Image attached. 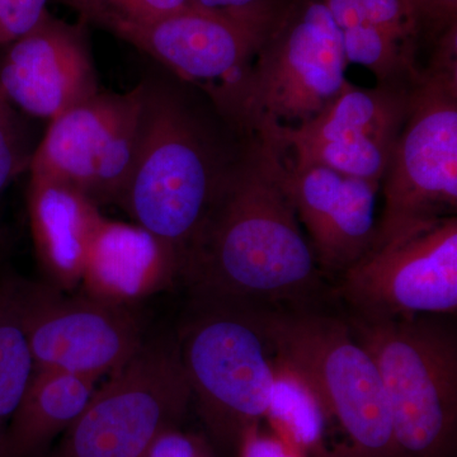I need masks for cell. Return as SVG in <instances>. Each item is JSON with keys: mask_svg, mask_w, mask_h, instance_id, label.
Wrapping results in <instances>:
<instances>
[{"mask_svg": "<svg viewBox=\"0 0 457 457\" xmlns=\"http://www.w3.org/2000/svg\"><path fill=\"white\" fill-rule=\"evenodd\" d=\"M251 311L276 365L317 402L323 420L317 457H398L383 380L347 320L314 305Z\"/></svg>", "mask_w": 457, "mask_h": 457, "instance_id": "obj_3", "label": "cell"}, {"mask_svg": "<svg viewBox=\"0 0 457 457\" xmlns=\"http://www.w3.org/2000/svg\"><path fill=\"white\" fill-rule=\"evenodd\" d=\"M17 279L0 278V447L35 371L21 321Z\"/></svg>", "mask_w": 457, "mask_h": 457, "instance_id": "obj_19", "label": "cell"}, {"mask_svg": "<svg viewBox=\"0 0 457 457\" xmlns=\"http://www.w3.org/2000/svg\"><path fill=\"white\" fill-rule=\"evenodd\" d=\"M363 13L376 29L400 46L414 53L420 31V14L413 0H360Z\"/></svg>", "mask_w": 457, "mask_h": 457, "instance_id": "obj_23", "label": "cell"}, {"mask_svg": "<svg viewBox=\"0 0 457 457\" xmlns=\"http://www.w3.org/2000/svg\"><path fill=\"white\" fill-rule=\"evenodd\" d=\"M139 147L120 206L155 237L177 278L237 153L179 88L144 79Z\"/></svg>", "mask_w": 457, "mask_h": 457, "instance_id": "obj_2", "label": "cell"}, {"mask_svg": "<svg viewBox=\"0 0 457 457\" xmlns=\"http://www.w3.org/2000/svg\"><path fill=\"white\" fill-rule=\"evenodd\" d=\"M278 9L236 17L188 5L117 37L137 47L183 82L203 90L234 82L253 62Z\"/></svg>", "mask_w": 457, "mask_h": 457, "instance_id": "obj_13", "label": "cell"}, {"mask_svg": "<svg viewBox=\"0 0 457 457\" xmlns=\"http://www.w3.org/2000/svg\"><path fill=\"white\" fill-rule=\"evenodd\" d=\"M285 183L324 272L343 275L368 254L374 243L380 182L326 167L285 165Z\"/></svg>", "mask_w": 457, "mask_h": 457, "instance_id": "obj_15", "label": "cell"}, {"mask_svg": "<svg viewBox=\"0 0 457 457\" xmlns=\"http://www.w3.org/2000/svg\"><path fill=\"white\" fill-rule=\"evenodd\" d=\"M176 278L173 263L154 237L139 225L104 218L83 270L90 294L128 303Z\"/></svg>", "mask_w": 457, "mask_h": 457, "instance_id": "obj_17", "label": "cell"}, {"mask_svg": "<svg viewBox=\"0 0 457 457\" xmlns=\"http://www.w3.org/2000/svg\"><path fill=\"white\" fill-rule=\"evenodd\" d=\"M191 402L177 343L146 341L108 375L46 457H144L179 428Z\"/></svg>", "mask_w": 457, "mask_h": 457, "instance_id": "obj_8", "label": "cell"}, {"mask_svg": "<svg viewBox=\"0 0 457 457\" xmlns=\"http://www.w3.org/2000/svg\"><path fill=\"white\" fill-rule=\"evenodd\" d=\"M144 457H210L200 441L179 432V428L165 432L154 442Z\"/></svg>", "mask_w": 457, "mask_h": 457, "instance_id": "obj_26", "label": "cell"}, {"mask_svg": "<svg viewBox=\"0 0 457 457\" xmlns=\"http://www.w3.org/2000/svg\"><path fill=\"white\" fill-rule=\"evenodd\" d=\"M29 212L45 269L62 284L82 279L90 243L104 220L99 207L68 186L31 176Z\"/></svg>", "mask_w": 457, "mask_h": 457, "instance_id": "obj_16", "label": "cell"}, {"mask_svg": "<svg viewBox=\"0 0 457 457\" xmlns=\"http://www.w3.org/2000/svg\"><path fill=\"white\" fill-rule=\"evenodd\" d=\"M336 296L362 318L455 315L457 216L368 252L343 273Z\"/></svg>", "mask_w": 457, "mask_h": 457, "instance_id": "obj_11", "label": "cell"}, {"mask_svg": "<svg viewBox=\"0 0 457 457\" xmlns=\"http://www.w3.org/2000/svg\"><path fill=\"white\" fill-rule=\"evenodd\" d=\"M276 370L278 378L266 418L278 436L317 457L323 438V420L317 402L302 381L278 365Z\"/></svg>", "mask_w": 457, "mask_h": 457, "instance_id": "obj_20", "label": "cell"}, {"mask_svg": "<svg viewBox=\"0 0 457 457\" xmlns=\"http://www.w3.org/2000/svg\"><path fill=\"white\" fill-rule=\"evenodd\" d=\"M413 2H414V0H413Z\"/></svg>", "mask_w": 457, "mask_h": 457, "instance_id": "obj_29", "label": "cell"}, {"mask_svg": "<svg viewBox=\"0 0 457 457\" xmlns=\"http://www.w3.org/2000/svg\"><path fill=\"white\" fill-rule=\"evenodd\" d=\"M381 182L384 209L370 251L456 215L457 23L438 36L428 68L411 83Z\"/></svg>", "mask_w": 457, "mask_h": 457, "instance_id": "obj_5", "label": "cell"}, {"mask_svg": "<svg viewBox=\"0 0 457 457\" xmlns=\"http://www.w3.org/2000/svg\"><path fill=\"white\" fill-rule=\"evenodd\" d=\"M21 321L35 370L99 378L131 360L146 342L126 303L71 295L44 282L17 279Z\"/></svg>", "mask_w": 457, "mask_h": 457, "instance_id": "obj_10", "label": "cell"}, {"mask_svg": "<svg viewBox=\"0 0 457 457\" xmlns=\"http://www.w3.org/2000/svg\"><path fill=\"white\" fill-rule=\"evenodd\" d=\"M84 25H95L117 36L128 27L191 5L189 0H65Z\"/></svg>", "mask_w": 457, "mask_h": 457, "instance_id": "obj_21", "label": "cell"}, {"mask_svg": "<svg viewBox=\"0 0 457 457\" xmlns=\"http://www.w3.org/2000/svg\"><path fill=\"white\" fill-rule=\"evenodd\" d=\"M36 149L22 117L0 93V194L18 174L29 170Z\"/></svg>", "mask_w": 457, "mask_h": 457, "instance_id": "obj_22", "label": "cell"}, {"mask_svg": "<svg viewBox=\"0 0 457 457\" xmlns=\"http://www.w3.org/2000/svg\"><path fill=\"white\" fill-rule=\"evenodd\" d=\"M177 348L207 428L219 441L237 446L246 429L267 417L278 378L253 312L192 303Z\"/></svg>", "mask_w": 457, "mask_h": 457, "instance_id": "obj_7", "label": "cell"}, {"mask_svg": "<svg viewBox=\"0 0 457 457\" xmlns=\"http://www.w3.org/2000/svg\"><path fill=\"white\" fill-rule=\"evenodd\" d=\"M320 267L285 183V163L252 137L228 165L179 278L192 303L246 309L312 305Z\"/></svg>", "mask_w": 457, "mask_h": 457, "instance_id": "obj_1", "label": "cell"}, {"mask_svg": "<svg viewBox=\"0 0 457 457\" xmlns=\"http://www.w3.org/2000/svg\"><path fill=\"white\" fill-rule=\"evenodd\" d=\"M49 0H0V45H9L31 31L46 13Z\"/></svg>", "mask_w": 457, "mask_h": 457, "instance_id": "obj_24", "label": "cell"}, {"mask_svg": "<svg viewBox=\"0 0 457 457\" xmlns=\"http://www.w3.org/2000/svg\"><path fill=\"white\" fill-rule=\"evenodd\" d=\"M347 64L323 0H295L278 12L245 73L204 92L228 125L262 140L320 113L347 83Z\"/></svg>", "mask_w": 457, "mask_h": 457, "instance_id": "obj_4", "label": "cell"}, {"mask_svg": "<svg viewBox=\"0 0 457 457\" xmlns=\"http://www.w3.org/2000/svg\"><path fill=\"white\" fill-rule=\"evenodd\" d=\"M144 83L99 90L51 120L29 173L68 186L96 206L121 204L139 147Z\"/></svg>", "mask_w": 457, "mask_h": 457, "instance_id": "obj_9", "label": "cell"}, {"mask_svg": "<svg viewBox=\"0 0 457 457\" xmlns=\"http://www.w3.org/2000/svg\"><path fill=\"white\" fill-rule=\"evenodd\" d=\"M411 86L378 83L366 89L347 80L311 121L260 141L282 158L291 155V161L282 159L286 167H326L381 182L407 117Z\"/></svg>", "mask_w": 457, "mask_h": 457, "instance_id": "obj_12", "label": "cell"}, {"mask_svg": "<svg viewBox=\"0 0 457 457\" xmlns=\"http://www.w3.org/2000/svg\"><path fill=\"white\" fill-rule=\"evenodd\" d=\"M195 7L207 9L228 16H258L273 11L270 0H189Z\"/></svg>", "mask_w": 457, "mask_h": 457, "instance_id": "obj_28", "label": "cell"}, {"mask_svg": "<svg viewBox=\"0 0 457 457\" xmlns=\"http://www.w3.org/2000/svg\"><path fill=\"white\" fill-rule=\"evenodd\" d=\"M440 317L347 319L383 380L398 457L455 455L457 337Z\"/></svg>", "mask_w": 457, "mask_h": 457, "instance_id": "obj_6", "label": "cell"}, {"mask_svg": "<svg viewBox=\"0 0 457 457\" xmlns=\"http://www.w3.org/2000/svg\"><path fill=\"white\" fill-rule=\"evenodd\" d=\"M237 446L240 457H305V453L281 436L263 435L260 425L246 429Z\"/></svg>", "mask_w": 457, "mask_h": 457, "instance_id": "obj_25", "label": "cell"}, {"mask_svg": "<svg viewBox=\"0 0 457 457\" xmlns=\"http://www.w3.org/2000/svg\"><path fill=\"white\" fill-rule=\"evenodd\" d=\"M0 62V93L29 116L56 119L99 92L84 23L45 13Z\"/></svg>", "mask_w": 457, "mask_h": 457, "instance_id": "obj_14", "label": "cell"}, {"mask_svg": "<svg viewBox=\"0 0 457 457\" xmlns=\"http://www.w3.org/2000/svg\"><path fill=\"white\" fill-rule=\"evenodd\" d=\"M420 25H427L440 36L457 23V0H414Z\"/></svg>", "mask_w": 457, "mask_h": 457, "instance_id": "obj_27", "label": "cell"}, {"mask_svg": "<svg viewBox=\"0 0 457 457\" xmlns=\"http://www.w3.org/2000/svg\"><path fill=\"white\" fill-rule=\"evenodd\" d=\"M99 378L35 370L20 407L12 418L0 457H44L73 425Z\"/></svg>", "mask_w": 457, "mask_h": 457, "instance_id": "obj_18", "label": "cell"}]
</instances>
